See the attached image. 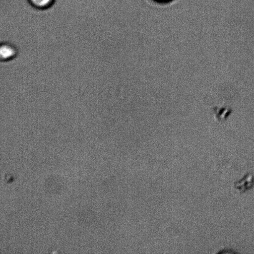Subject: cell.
<instances>
[{
    "instance_id": "cell-1",
    "label": "cell",
    "mask_w": 254,
    "mask_h": 254,
    "mask_svg": "<svg viewBox=\"0 0 254 254\" xmlns=\"http://www.w3.org/2000/svg\"><path fill=\"white\" fill-rule=\"evenodd\" d=\"M18 55V49L9 42H0V61L9 62L14 60Z\"/></svg>"
},
{
    "instance_id": "cell-2",
    "label": "cell",
    "mask_w": 254,
    "mask_h": 254,
    "mask_svg": "<svg viewBox=\"0 0 254 254\" xmlns=\"http://www.w3.org/2000/svg\"><path fill=\"white\" fill-rule=\"evenodd\" d=\"M254 186V176L252 174H247V175L241 179L240 181H238L235 184V188L241 192H245V191L252 189Z\"/></svg>"
},
{
    "instance_id": "cell-3",
    "label": "cell",
    "mask_w": 254,
    "mask_h": 254,
    "mask_svg": "<svg viewBox=\"0 0 254 254\" xmlns=\"http://www.w3.org/2000/svg\"><path fill=\"white\" fill-rule=\"evenodd\" d=\"M32 7L38 9H47L51 7L56 0H27Z\"/></svg>"
},
{
    "instance_id": "cell-4",
    "label": "cell",
    "mask_w": 254,
    "mask_h": 254,
    "mask_svg": "<svg viewBox=\"0 0 254 254\" xmlns=\"http://www.w3.org/2000/svg\"><path fill=\"white\" fill-rule=\"evenodd\" d=\"M153 1L160 4H166L174 1V0H153Z\"/></svg>"
}]
</instances>
